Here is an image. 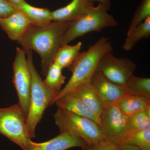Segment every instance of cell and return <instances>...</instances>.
<instances>
[{
  "label": "cell",
  "instance_id": "cell-1",
  "mask_svg": "<svg viewBox=\"0 0 150 150\" xmlns=\"http://www.w3.org/2000/svg\"><path fill=\"white\" fill-rule=\"evenodd\" d=\"M70 22L52 21L43 26L30 25L17 41L25 52L34 50L40 56L42 74L46 76L55 54L62 46V38Z\"/></svg>",
  "mask_w": 150,
  "mask_h": 150
},
{
  "label": "cell",
  "instance_id": "cell-2",
  "mask_svg": "<svg viewBox=\"0 0 150 150\" xmlns=\"http://www.w3.org/2000/svg\"><path fill=\"white\" fill-rule=\"evenodd\" d=\"M112 51L110 39L102 36L95 43L89 46L86 51L80 52L69 68L71 76L64 87L55 98L54 103L78 86L90 82L103 56L107 52Z\"/></svg>",
  "mask_w": 150,
  "mask_h": 150
},
{
  "label": "cell",
  "instance_id": "cell-3",
  "mask_svg": "<svg viewBox=\"0 0 150 150\" xmlns=\"http://www.w3.org/2000/svg\"><path fill=\"white\" fill-rule=\"evenodd\" d=\"M26 53L31 78L30 102L26 123L28 132L31 139L35 138V129L41 121L45 110L54 103V100L58 93L46 86L38 73L33 64L32 51H27Z\"/></svg>",
  "mask_w": 150,
  "mask_h": 150
},
{
  "label": "cell",
  "instance_id": "cell-4",
  "mask_svg": "<svg viewBox=\"0 0 150 150\" xmlns=\"http://www.w3.org/2000/svg\"><path fill=\"white\" fill-rule=\"evenodd\" d=\"M118 22L101 4L92 7L79 17L70 22L62 38V46L91 32H100L107 27H115Z\"/></svg>",
  "mask_w": 150,
  "mask_h": 150
},
{
  "label": "cell",
  "instance_id": "cell-5",
  "mask_svg": "<svg viewBox=\"0 0 150 150\" xmlns=\"http://www.w3.org/2000/svg\"><path fill=\"white\" fill-rule=\"evenodd\" d=\"M54 118L60 133H69L80 137L88 145L103 141L99 125L92 119L60 108L55 112Z\"/></svg>",
  "mask_w": 150,
  "mask_h": 150
},
{
  "label": "cell",
  "instance_id": "cell-6",
  "mask_svg": "<svg viewBox=\"0 0 150 150\" xmlns=\"http://www.w3.org/2000/svg\"><path fill=\"white\" fill-rule=\"evenodd\" d=\"M26 121V117L18 103L0 108V134L18 145L23 150H29L31 141Z\"/></svg>",
  "mask_w": 150,
  "mask_h": 150
},
{
  "label": "cell",
  "instance_id": "cell-7",
  "mask_svg": "<svg viewBox=\"0 0 150 150\" xmlns=\"http://www.w3.org/2000/svg\"><path fill=\"white\" fill-rule=\"evenodd\" d=\"M99 118L103 141L115 145L121 144L129 132L127 117L121 112L117 104L103 107Z\"/></svg>",
  "mask_w": 150,
  "mask_h": 150
},
{
  "label": "cell",
  "instance_id": "cell-8",
  "mask_svg": "<svg viewBox=\"0 0 150 150\" xmlns=\"http://www.w3.org/2000/svg\"><path fill=\"white\" fill-rule=\"evenodd\" d=\"M25 52L17 47L13 63V83L18 98V104L26 118L30 102L31 78Z\"/></svg>",
  "mask_w": 150,
  "mask_h": 150
},
{
  "label": "cell",
  "instance_id": "cell-9",
  "mask_svg": "<svg viewBox=\"0 0 150 150\" xmlns=\"http://www.w3.org/2000/svg\"><path fill=\"white\" fill-rule=\"evenodd\" d=\"M136 64L128 58L116 57L112 52L105 53L100 59L96 71L118 85L124 86L136 69Z\"/></svg>",
  "mask_w": 150,
  "mask_h": 150
},
{
  "label": "cell",
  "instance_id": "cell-10",
  "mask_svg": "<svg viewBox=\"0 0 150 150\" xmlns=\"http://www.w3.org/2000/svg\"><path fill=\"white\" fill-rule=\"evenodd\" d=\"M90 83L99 96L103 107L116 104L127 95L124 87L113 83L97 71L93 76Z\"/></svg>",
  "mask_w": 150,
  "mask_h": 150
},
{
  "label": "cell",
  "instance_id": "cell-11",
  "mask_svg": "<svg viewBox=\"0 0 150 150\" xmlns=\"http://www.w3.org/2000/svg\"><path fill=\"white\" fill-rule=\"evenodd\" d=\"M87 145L80 137L69 133H60L57 137L43 143L31 141L29 150H67L75 147L82 149Z\"/></svg>",
  "mask_w": 150,
  "mask_h": 150
},
{
  "label": "cell",
  "instance_id": "cell-12",
  "mask_svg": "<svg viewBox=\"0 0 150 150\" xmlns=\"http://www.w3.org/2000/svg\"><path fill=\"white\" fill-rule=\"evenodd\" d=\"M30 25L28 19L18 11L4 18H0L2 29L13 40L18 41L24 35Z\"/></svg>",
  "mask_w": 150,
  "mask_h": 150
},
{
  "label": "cell",
  "instance_id": "cell-13",
  "mask_svg": "<svg viewBox=\"0 0 150 150\" xmlns=\"http://www.w3.org/2000/svg\"><path fill=\"white\" fill-rule=\"evenodd\" d=\"M92 0H72L68 5L52 11L53 21L71 22L93 6Z\"/></svg>",
  "mask_w": 150,
  "mask_h": 150
},
{
  "label": "cell",
  "instance_id": "cell-14",
  "mask_svg": "<svg viewBox=\"0 0 150 150\" xmlns=\"http://www.w3.org/2000/svg\"><path fill=\"white\" fill-rule=\"evenodd\" d=\"M58 108L92 119L100 126V118L78 97L68 93L55 102Z\"/></svg>",
  "mask_w": 150,
  "mask_h": 150
},
{
  "label": "cell",
  "instance_id": "cell-15",
  "mask_svg": "<svg viewBox=\"0 0 150 150\" xmlns=\"http://www.w3.org/2000/svg\"><path fill=\"white\" fill-rule=\"evenodd\" d=\"M13 6L17 11L26 16L33 25L44 26L53 21L52 11L48 8L33 6L28 4L25 1Z\"/></svg>",
  "mask_w": 150,
  "mask_h": 150
},
{
  "label": "cell",
  "instance_id": "cell-16",
  "mask_svg": "<svg viewBox=\"0 0 150 150\" xmlns=\"http://www.w3.org/2000/svg\"><path fill=\"white\" fill-rule=\"evenodd\" d=\"M69 93L72 94L81 98L99 118L103 108V104L90 82L78 86Z\"/></svg>",
  "mask_w": 150,
  "mask_h": 150
},
{
  "label": "cell",
  "instance_id": "cell-17",
  "mask_svg": "<svg viewBox=\"0 0 150 150\" xmlns=\"http://www.w3.org/2000/svg\"><path fill=\"white\" fill-rule=\"evenodd\" d=\"M116 104L121 112L129 117L150 106V100L143 96L127 94Z\"/></svg>",
  "mask_w": 150,
  "mask_h": 150
},
{
  "label": "cell",
  "instance_id": "cell-18",
  "mask_svg": "<svg viewBox=\"0 0 150 150\" xmlns=\"http://www.w3.org/2000/svg\"><path fill=\"white\" fill-rule=\"evenodd\" d=\"M83 43L79 41L74 45L65 44L59 48L54 58L53 62L62 69L69 68L80 52Z\"/></svg>",
  "mask_w": 150,
  "mask_h": 150
},
{
  "label": "cell",
  "instance_id": "cell-19",
  "mask_svg": "<svg viewBox=\"0 0 150 150\" xmlns=\"http://www.w3.org/2000/svg\"><path fill=\"white\" fill-rule=\"evenodd\" d=\"M127 94L143 96L150 100V79L132 75L124 86Z\"/></svg>",
  "mask_w": 150,
  "mask_h": 150
},
{
  "label": "cell",
  "instance_id": "cell-20",
  "mask_svg": "<svg viewBox=\"0 0 150 150\" xmlns=\"http://www.w3.org/2000/svg\"><path fill=\"white\" fill-rule=\"evenodd\" d=\"M150 36V17L135 28L127 37L122 48L125 51H131L137 43L144 38Z\"/></svg>",
  "mask_w": 150,
  "mask_h": 150
},
{
  "label": "cell",
  "instance_id": "cell-21",
  "mask_svg": "<svg viewBox=\"0 0 150 150\" xmlns=\"http://www.w3.org/2000/svg\"><path fill=\"white\" fill-rule=\"evenodd\" d=\"M63 69L53 62L48 67L43 81L46 86L52 91L59 93L61 91L62 86L64 84L66 77L62 73Z\"/></svg>",
  "mask_w": 150,
  "mask_h": 150
},
{
  "label": "cell",
  "instance_id": "cell-22",
  "mask_svg": "<svg viewBox=\"0 0 150 150\" xmlns=\"http://www.w3.org/2000/svg\"><path fill=\"white\" fill-rule=\"evenodd\" d=\"M127 125L129 133L150 129V106L127 117Z\"/></svg>",
  "mask_w": 150,
  "mask_h": 150
},
{
  "label": "cell",
  "instance_id": "cell-23",
  "mask_svg": "<svg viewBox=\"0 0 150 150\" xmlns=\"http://www.w3.org/2000/svg\"><path fill=\"white\" fill-rule=\"evenodd\" d=\"M121 144L135 146L142 150H150V129L129 132Z\"/></svg>",
  "mask_w": 150,
  "mask_h": 150
},
{
  "label": "cell",
  "instance_id": "cell-24",
  "mask_svg": "<svg viewBox=\"0 0 150 150\" xmlns=\"http://www.w3.org/2000/svg\"><path fill=\"white\" fill-rule=\"evenodd\" d=\"M149 17H150V0H142L131 20L127 35Z\"/></svg>",
  "mask_w": 150,
  "mask_h": 150
},
{
  "label": "cell",
  "instance_id": "cell-25",
  "mask_svg": "<svg viewBox=\"0 0 150 150\" xmlns=\"http://www.w3.org/2000/svg\"><path fill=\"white\" fill-rule=\"evenodd\" d=\"M13 5L7 0H0V18H4L17 11Z\"/></svg>",
  "mask_w": 150,
  "mask_h": 150
},
{
  "label": "cell",
  "instance_id": "cell-26",
  "mask_svg": "<svg viewBox=\"0 0 150 150\" xmlns=\"http://www.w3.org/2000/svg\"><path fill=\"white\" fill-rule=\"evenodd\" d=\"M82 150H117V145L110 144L108 142L102 141L91 145H87L82 148Z\"/></svg>",
  "mask_w": 150,
  "mask_h": 150
},
{
  "label": "cell",
  "instance_id": "cell-27",
  "mask_svg": "<svg viewBox=\"0 0 150 150\" xmlns=\"http://www.w3.org/2000/svg\"><path fill=\"white\" fill-rule=\"evenodd\" d=\"M117 150H142L139 148L126 144H121L117 145Z\"/></svg>",
  "mask_w": 150,
  "mask_h": 150
},
{
  "label": "cell",
  "instance_id": "cell-28",
  "mask_svg": "<svg viewBox=\"0 0 150 150\" xmlns=\"http://www.w3.org/2000/svg\"><path fill=\"white\" fill-rule=\"evenodd\" d=\"M93 2H98L101 4L108 11L109 10L111 6V3L110 0H92Z\"/></svg>",
  "mask_w": 150,
  "mask_h": 150
},
{
  "label": "cell",
  "instance_id": "cell-29",
  "mask_svg": "<svg viewBox=\"0 0 150 150\" xmlns=\"http://www.w3.org/2000/svg\"><path fill=\"white\" fill-rule=\"evenodd\" d=\"M8 2L13 5H18L25 1V0H7Z\"/></svg>",
  "mask_w": 150,
  "mask_h": 150
}]
</instances>
